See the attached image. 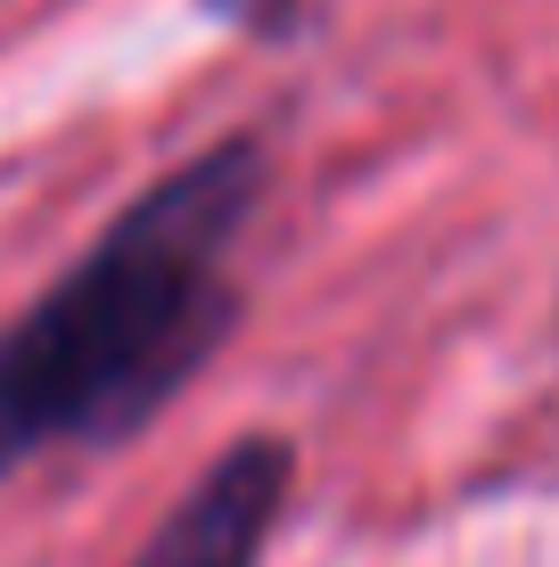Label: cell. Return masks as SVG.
Listing matches in <instances>:
<instances>
[{
  "label": "cell",
  "mask_w": 559,
  "mask_h": 567,
  "mask_svg": "<svg viewBox=\"0 0 559 567\" xmlns=\"http://www.w3.org/2000/svg\"><path fill=\"white\" fill-rule=\"evenodd\" d=\"M256 189V141L173 165L0 329V477L58 444H115L182 395L230 329V247Z\"/></svg>",
  "instance_id": "1"
},
{
  "label": "cell",
  "mask_w": 559,
  "mask_h": 567,
  "mask_svg": "<svg viewBox=\"0 0 559 567\" xmlns=\"http://www.w3.org/2000/svg\"><path fill=\"white\" fill-rule=\"evenodd\" d=\"M280 502H288V444L280 436H239L157 518V535L141 543L132 567H256Z\"/></svg>",
  "instance_id": "2"
}]
</instances>
